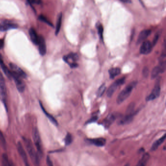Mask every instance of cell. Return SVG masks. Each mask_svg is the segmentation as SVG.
<instances>
[{"label":"cell","mask_w":166,"mask_h":166,"mask_svg":"<svg viewBox=\"0 0 166 166\" xmlns=\"http://www.w3.org/2000/svg\"><path fill=\"white\" fill-rule=\"evenodd\" d=\"M136 84L137 83L135 81L131 83L124 90H122V91L119 94L117 98V102L118 104L121 103L129 97Z\"/></svg>","instance_id":"6da1fadb"},{"label":"cell","mask_w":166,"mask_h":166,"mask_svg":"<svg viewBox=\"0 0 166 166\" xmlns=\"http://www.w3.org/2000/svg\"><path fill=\"white\" fill-rule=\"evenodd\" d=\"M25 143L28 153L31 158V160H32L35 166H40V161L38 155L35 151V148H34L33 145L32 144L31 141L29 139H25Z\"/></svg>","instance_id":"7a4b0ae2"},{"label":"cell","mask_w":166,"mask_h":166,"mask_svg":"<svg viewBox=\"0 0 166 166\" xmlns=\"http://www.w3.org/2000/svg\"><path fill=\"white\" fill-rule=\"evenodd\" d=\"M78 56L76 53H71L63 57V60L69 65L72 68H76L78 66L77 61L78 60Z\"/></svg>","instance_id":"3957f363"},{"label":"cell","mask_w":166,"mask_h":166,"mask_svg":"<svg viewBox=\"0 0 166 166\" xmlns=\"http://www.w3.org/2000/svg\"><path fill=\"white\" fill-rule=\"evenodd\" d=\"M33 138L34 142L35 143L36 148L37 149L38 154L42 156L43 153H42V145L40 134L37 128H34L33 130Z\"/></svg>","instance_id":"277c9868"},{"label":"cell","mask_w":166,"mask_h":166,"mask_svg":"<svg viewBox=\"0 0 166 166\" xmlns=\"http://www.w3.org/2000/svg\"><path fill=\"white\" fill-rule=\"evenodd\" d=\"M125 81V78L122 77L118 80H117L113 84L111 85L108 90L107 91V95L109 97H112L113 94L114 93L115 90L118 88V86H120L121 85L124 84Z\"/></svg>","instance_id":"5b68a950"},{"label":"cell","mask_w":166,"mask_h":166,"mask_svg":"<svg viewBox=\"0 0 166 166\" xmlns=\"http://www.w3.org/2000/svg\"><path fill=\"white\" fill-rule=\"evenodd\" d=\"M166 70V61H161L159 65L155 67L151 71V77L152 79H154L161 73H164Z\"/></svg>","instance_id":"8992f818"},{"label":"cell","mask_w":166,"mask_h":166,"mask_svg":"<svg viewBox=\"0 0 166 166\" xmlns=\"http://www.w3.org/2000/svg\"><path fill=\"white\" fill-rule=\"evenodd\" d=\"M11 73H12V77L15 80L18 90L20 92H23L25 90V83L22 80L21 77H20L18 75H17L16 74L13 72H11Z\"/></svg>","instance_id":"52a82bcc"},{"label":"cell","mask_w":166,"mask_h":166,"mask_svg":"<svg viewBox=\"0 0 166 166\" xmlns=\"http://www.w3.org/2000/svg\"><path fill=\"white\" fill-rule=\"evenodd\" d=\"M160 93V86L159 84L155 85L151 93L146 97L147 101H153L158 97Z\"/></svg>","instance_id":"ba28073f"},{"label":"cell","mask_w":166,"mask_h":166,"mask_svg":"<svg viewBox=\"0 0 166 166\" xmlns=\"http://www.w3.org/2000/svg\"><path fill=\"white\" fill-rule=\"evenodd\" d=\"M153 45L149 41H145L143 42L140 48V53L143 54H148L151 53Z\"/></svg>","instance_id":"9c48e42d"},{"label":"cell","mask_w":166,"mask_h":166,"mask_svg":"<svg viewBox=\"0 0 166 166\" xmlns=\"http://www.w3.org/2000/svg\"><path fill=\"white\" fill-rule=\"evenodd\" d=\"M18 25L16 24L8 21H4L0 23V31H8L9 30L17 28Z\"/></svg>","instance_id":"30bf717a"},{"label":"cell","mask_w":166,"mask_h":166,"mask_svg":"<svg viewBox=\"0 0 166 166\" xmlns=\"http://www.w3.org/2000/svg\"><path fill=\"white\" fill-rule=\"evenodd\" d=\"M38 50L40 54L42 55H45L46 53V46L45 39L42 36L38 37Z\"/></svg>","instance_id":"8fae6325"},{"label":"cell","mask_w":166,"mask_h":166,"mask_svg":"<svg viewBox=\"0 0 166 166\" xmlns=\"http://www.w3.org/2000/svg\"><path fill=\"white\" fill-rule=\"evenodd\" d=\"M18 150L19 151L20 155L21 156L22 158L24 160V163L25 166H30L28 163V161L27 159V155L25 151L24 150V148L22 146L21 143H18L17 145Z\"/></svg>","instance_id":"7c38bea8"},{"label":"cell","mask_w":166,"mask_h":166,"mask_svg":"<svg viewBox=\"0 0 166 166\" xmlns=\"http://www.w3.org/2000/svg\"><path fill=\"white\" fill-rule=\"evenodd\" d=\"M117 118V115L115 114H110L104 119L103 122V124L106 128H109L114 122L115 121Z\"/></svg>","instance_id":"4fadbf2b"},{"label":"cell","mask_w":166,"mask_h":166,"mask_svg":"<svg viewBox=\"0 0 166 166\" xmlns=\"http://www.w3.org/2000/svg\"><path fill=\"white\" fill-rule=\"evenodd\" d=\"M10 68L12 70L13 73L16 74L17 75H18L21 78H25L26 77V74L25 73L23 70L22 69L19 68L16 65L14 64L11 63L10 64Z\"/></svg>","instance_id":"5bb4252c"},{"label":"cell","mask_w":166,"mask_h":166,"mask_svg":"<svg viewBox=\"0 0 166 166\" xmlns=\"http://www.w3.org/2000/svg\"><path fill=\"white\" fill-rule=\"evenodd\" d=\"M151 34V30H144L143 31H141L138 37L137 43L139 44L141 43L150 36Z\"/></svg>","instance_id":"9a60e30c"},{"label":"cell","mask_w":166,"mask_h":166,"mask_svg":"<svg viewBox=\"0 0 166 166\" xmlns=\"http://www.w3.org/2000/svg\"><path fill=\"white\" fill-rule=\"evenodd\" d=\"M0 91L3 98H5L6 94V86L4 77L1 73H0Z\"/></svg>","instance_id":"2e32d148"},{"label":"cell","mask_w":166,"mask_h":166,"mask_svg":"<svg viewBox=\"0 0 166 166\" xmlns=\"http://www.w3.org/2000/svg\"><path fill=\"white\" fill-rule=\"evenodd\" d=\"M134 116V115H126L125 116L119 119L118 123L120 125H124L130 123L133 119Z\"/></svg>","instance_id":"e0dca14e"},{"label":"cell","mask_w":166,"mask_h":166,"mask_svg":"<svg viewBox=\"0 0 166 166\" xmlns=\"http://www.w3.org/2000/svg\"><path fill=\"white\" fill-rule=\"evenodd\" d=\"M90 142L98 147L103 146L106 143V140L103 138H97L94 139H89Z\"/></svg>","instance_id":"ac0fdd59"},{"label":"cell","mask_w":166,"mask_h":166,"mask_svg":"<svg viewBox=\"0 0 166 166\" xmlns=\"http://www.w3.org/2000/svg\"><path fill=\"white\" fill-rule=\"evenodd\" d=\"M29 34L30 36V38L31 41H32L34 44L35 45H38V36L37 35V34L36 33L34 29L31 28L29 31Z\"/></svg>","instance_id":"d6986e66"},{"label":"cell","mask_w":166,"mask_h":166,"mask_svg":"<svg viewBox=\"0 0 166 166\" xmlns=\"http://www.w3.org/2000/svg\"><path fill=\"white\" fill-rule=\"evenodd\" d=\"M149 158H150V155L149 154L146 153L144 154L136 166H146L148 161L149 160Z\"/></svg>","instance_id":"ffe728a7"},{"label":"cell","mask_w":166,"mask_h":166,"mask_svg":"<svg viewBox=\"0 0 166 166\" xmlns=\"http://www.w3.org/2000/svg\"><path fill=\"white\" fill-rule=\"evenodd\" d=\"M165 139H166V135H164L162 137H161L160 138L156 140V142H154L153 146L151 147V150L153 151L156 150V149L158 148V147L164 142Z\"/></svg>","instance_id":"44dd1931"},{"label":"cell","mask_w":166,"mask_h":166,"mask_svg":"<svg viewBox=\"0 0 166 166\" xmlns=\"http://www.w3.org/2000/svg\"><path fill=\"white\" fill-rule=\"evenodd\" d=\"M121 73L120 69L118 68H111L109 70V75L111 79H114Z\"/></svg>","instance_id":"7402d4cb"},{"label":"cell","mask_w":166,"mask_h":166,"mask_svg":"<svg viewBox=\"0 0 166 166\" xmlns=\"http://www.w3.org/2000/svg\"><path fill=\"white\" fill-rule=\"evenodd\" d=\"M62 13H61L58 16V18L57 21V24H56V31H55V34L56 35H58L61 29V22H62Z\"/></svg>","instance_id":"603a6c76"},{"label":"cell","mask_w":166,"mask_h":166,"mask_svg":"<svg viewBox=\"0 0 166 166\" xmlns=\"http://www.w3.org/2000/svg\"><path fill=\"white\" fill-rule=\"evenodd\" d=\"M40 104L41 107L42 108L43 112L45 113V114L46 115V116L48 117V118L50 119V121H51L52 123H53V124H54V125H58V124L57 121H56V119H55L52 116V115H50L48 113H47V112H46L45 110V109L44 107H43V106H42V103H41V102L40 103Z\"/></svg>","instance_id":"cb8c5ba5"},{"label":"cell","mask_w":166,"mask_h":166,"mask_svg":"<svg viewBox=\"0 0 166 166\" xmlns=\"http://www.w3.org/2000/svg\"><path fill=\"white\" fill-rule=\"evenodd\" d=\"M1 66L2 69L4 71V73H5V75H6V76L8 78L12 77V73H11V71L9 70V69H8V67L5 65L4 62L2 63L1 64Z\"/></svg>","instance_id":"d4e9b609"},{"label":"cell","mask_w":166,"mask_h":166,"mask_svg":"<svg viewBox=\"0 0 166 166\" xmlns=\"http://www.w3.org/2000/svg\"><path fill=\"white\" fill-rule=\"evenodd\" d=\"M106 90V86L105 84L102 85L100 87H99L98 92H97V95L98 97H101L102 96L104 92H105Z\"/></svg>","instance_id":"484cf974"},{"label":"cell","mask_w":166,"mask_h":166,"mask_svg":"<svg viewBox=\"0 0 166 166\" xmlns=\"http://www.w3.org/2000/svg\"><path fill=\"white\" fill-rule=\"evenodd\" d=\"M65 143L66 145H69L71 144L72 142V137L70 134H67L65 138Z\"/></svg>","instance_id":"4316f807"},{"label":"cell","mask_w":166,"mask_h":166,"mask_svg":"<svg viewBox=\"0 0 166 166\" xmlns=\"http://www.w3.org/2000/svg\"><path fill=\"white\" fill-rule=\"evenodd\" d=\"M103 28L101 24H99L98 26V33L99 37L102 40H103Z\"/></svg>","instance_id":"83f0119b"},{"label":"cell","mask_w":166,"mask_h":166,"mask_svg":"<svg viewBox=\"0 0 166 166\" xmlns=\"http://www.w3.org/2000/svg\"><path fill=\"white\" fill-rule=\"evenodd\" d=\"M39 20H41V21H42L45 22L46 24L49 25L50 26H53L51 22H50L49 21H48L47 20V18H46L44 16H40V17H39Z\"/></svg>","instance_id":"f1b7e54d"},{"label":"cell","mask_w":166,"mask_h":166,"mask_svg":"<svg viewBox=\"0 0 166 166\" xmlns=\"http://www.w3.org/2000/svg\"><path fill=\"white\" fill-rule=\"evenodd\" d=\"M8 163V157L5 155H4L3 158V166H9Z\"/></svg>","instance_id":"f546056e"},{"label":"cell","mask_w":166,"mask_h":166,"mask_svg":"<svg viewBox=\"0 0 166 166\" xmlns=\"http://www.w3.org/2000/svg\"><path fill=\"white\" fill-rule=\"evenodd\" d=\"M159 37H160V34L158 33L155 34V37H154V40H153V44H152L153 47L155 45L156 43H157V42H158L159 38Z\"/></svg>","instance_id":"4dcf8cb0"},{"label":"cell","mask_w":166,"mask_h":166,"mask_svg":"<svg viewBox=\"0 0 166 166\" xmlns=\"http://www.w3.org/2000/svg\"><path fill=\"white\" fill-rule=\"evenodd\" d=\"M0 143H1V144L3 145V146H5V139L4 138V135L0 131Z\"/></svg>","instance_id":"1f68e13d"},{"label":"cell","mask_w":166,"mask_h":166,"mask_svg":"<svg viewBox=\"0 0 166 166\" xmlns=\"http://www.w3.org/2000/svg\"><path fill=\"white\" fill-rule=\"evenodd\" d=\"M97 119H98V117H96V116H95V117H92V118L90 119L87 122V123H91V122H95V121H97Z\"/></svg>","instance_id":"d6a6232c"},{"label":"cell","mask_w":166,"mask_h":166,"mask_svg":"<svg viewBox=\"0 0 166 166\" xmlns=\"http://www.w3.org/2000/svg\"><path fill=\"white\" fill-rule=\"evenodd\" d=\"M143 75L145 76H147L148 75V74H149V70L147 68H145V69L143 70Z\"/></svg>","instance_id":"836d02e7"},{"label":"cell","mask_w":166,"mask_h":166,"mask_svg":"<svg viewBox=\"0 0 166 166\" xmlns=\"http://www.w3.org/2000/svg\"><path fill=\"white\" fill-rule=\"evenodd\" d=\"M4 46V41L3 40H0V50L3 48Z\"/></svg>","instance_id":"e575fe53"},{"label":"cell","mask_w":166,"mask_h":166,"mask_svg":"<svg viewBox=\"0 0 166 166\" xmlns=\"http://www.w3.org/2000/svg\"><path fill=\"white\" fill-rule=\"evenodd\" d=\"M123 3H131V0H119Z\"/></svg>","instance_id":"d590c367"},{"label":"cell","mask_w":166,"mask_h":166,"mask_svg":"<svg viewBox=\"0 0 166 166\" xmlns=\"http://www.w3.org/2000/svg\"><path fill=\"white\" fill-rule=\"evenodd\" d=\"M2 63H3V59H2L1 54H0V65Z\"/></svg>","instance_id":"8d00e7d4"},{"label":"cell","mask_w":166,"mask_h":166,"mask_svg":"<svg viewBox=\"0 0 166 166\" xmlns=\"http://www.w3.org/2000/svg\"><path fill=\"white\" fill-rule=\"evenodd\" d=\"M128 166V165H127L126 166Z\"/></svg>","instance_id":"74e56055"}]
</instances>
